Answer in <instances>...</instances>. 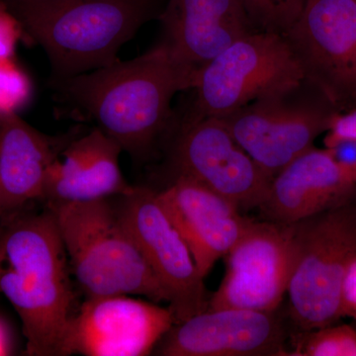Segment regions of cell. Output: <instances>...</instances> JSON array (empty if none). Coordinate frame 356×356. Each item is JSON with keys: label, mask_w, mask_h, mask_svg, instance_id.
Listing matches in <instances>:
<instances>
[{"label": "cell", "mask_w": 356, "mask_h": 356, "mask_svg": "<svg viewBox=\"0 0 356 356\" xmlns=\"http://www.w3.org/2000/svg\"><path fill=\"white\" fill-rule=\"evenodd\" d=\"M24 37L19 20L11 13L6 2L0 0V64L16 60V50Z\"/></svg>", "instance_id": "7402d4cb"}, {"label": "cell", "mask_w": 356, "mask_h": 356, "mask_svg": "<svg viewBox=\"0 0 356 356\" xmlns=\"http://www.w3.org/2000/svg\"><path fill=\"white\" fill-rule=\"evenodd\" d=\"M195 74L161 43L127 62L117 60L50 84L60 102L95 121L122 151L142 159L170 129L173 97L193 88Z\"/></svg>", "instance_id": "6da1fadb"}, {"label": "cell", "mask_w": 356, "mask_h": 356, "mask_svg": "<svg viewBox=\"0 0 356 356\" xmlns=\"http://www.w3.org/2000/svg\"><path fill=\"white\" fill-rule=\"evenodd\" d=\"M356 107V106H355Z\"/></svg>", "instance_id": "f1b7e54d"}, {"label": "cell", "mask_w": 356, "mask_h": 356, "mask_svg": "<svg viewBox=\"0 0 356 356\" xmlns=\"http://www.w3.org/2000/svg\"><path fill=\"white\" fill-rule=\"evenodd\" d=\"M131 295L86 298L70 321L64 355L144 356L175 324L170 307Z\"/></svg>", "instance_id": "7c38bea8"}, {"label": "cell", "mask_w": 356, "mask_h": 356, "mask_svg": "<svg viewBox=\"0 0 356 356\" xmlns=\"http://www.w3.org/2000/svg\"><path fill=\"white\" fill-rule=\"evenodd\" d=\"M8 8L25 38L46 53L50 81H58L119 60L122 47L153 17L154 0H74L51 8Z\"/></svg>", "instance_id": "3957f363"}, {"label": "cell", "mask_w": 356, "mask_h": 356, "mask_svg": "<svg viewBox=\"0 0 356 356\" xmlns=\"http://www.w3.org/2000/svg\"><path fill=\"white\" fill-rule=\"evenodd\" d=\"M70 262L48 207L26 209L0 226V293L22 324L26 355H64L72 314Z\"/></svg>", "instance_id": "7a4b0ae2"}, {"label": "cell", "mask_w": 356, "mask_h": 356, "mask_svg": "<svg viewBox=\"0 0 356 356\" xmlns=\"http://www.w3.org/2000/svg\"><path fill=\"white\" fill-rule=\"evenodd\" d=\"M343 138H355L356 139V107L339 111L334 117L324 139V144Z\"/></svg>", "instance_id": "cb8c5ba5"}, {"label": "cell", "mask_w": 356, "mask_h": 356, "mask_svg": "<svg viewBox=\"0 0 356 356\" xmlns=\"http://www.w3.org/2000/svg\"><path fill=\"white\" fill-rule=\"evenodd\" d=\"M341 111L315 84L304 79L222 117L234 139L273 179L312 149Z\"/></svg>", "instance_id": "8992f818"}, {"label": "cell", "mask_w": 356, "mask_h": 356, "mask_svg": "<svg viewBox=\"0 0 356 356\" xmlns=\"http://www.w3.org/2000/svg\"><path fill=\"white\" fill-rule=\"evenodd\" d=\"M277 311L206 310L172 325L156 346L163 356L289 355Z\"/></svg>", "instance_id": "4fadbf2b"}, {"label": "cell", "mask_w": 356, "mask_h": 356, "mask_svg": "<svg viewBox=\"0 0 356 356\" xmlns=\"http://www.w3.org/2000/svg\"><path fill=\"white\" fill-rule=\"evenodd\" d=\"M224 257L226 274L209 299L208 310H278L287 293L291 271L288 225L250 221Z\"/></svg>", "instance_id": "8fae6325"}, {"label": "cell", "mask_w": 356, "mask_h": 356, "mask_svg": "<svg viewBox=\"0 0 356 356\" xmlns=\"http://www.w3.org/2000/svg\"><path fill=\"white\" fill-rule=\"evenodd\" d=\"M14 353V339L10 327L0 316V356L11 355Z\"/></svg>", "instance_id": "4316f807"}, {"label": "cell", "mask_w": 356, "mask_h": 356, "mask_svg": "<svg viewBox=\"0 0 356 356\" xmlns=\"http://www.w3.org/2000/svg\"><path fill=\"white\" fill-rule=\"evenodd\" d=\"M158 196L203 278L228 254L252 221L233 203L191 178L173 177Z\"/></svg>", "instance_id": "5bb4252c"}, {"label": "cell", "mask_w": 356, "mask_h": 356, "mask_svg": "<svg viewBox=\"0 0 356 356\" xmlns=\"http://www.w3.org/2000/svg\"><path fill=\"white\" fill-rule=\"evenodd\" d=\"M170 159L173 177L191 178L240 211L259 208L273 180L215 117H186Z\"/></svg>", "instance_id": "9c48e42d"}, {"label": "cell", "mask_w": 356, "mask_h": 356, "mask_svg": "<svg viewBox=\"0 0 356 356\" xmlns=\"http://www.w3.org/2000/svg\"><path fill=\"white\" fill-rule=\"evenodd\" d=\"M283 37L306 79L341 111L356 106V0H309Z\"/></svg>", "instance_id": "30bf717a"}, {"label": "cell", "mask_w": 356, "mask_h": 356, "mask_svg": "<svg viewBox=\"0 0 356 356\" xmlns=\"http://www.w3.org/2000/svg\"><path fill=\"white\" fill-rule=\"evenodd\" d=\"M341 313L356 318V255L344 274L341 287Z\"/></svg>", "instance_id": "d4e9b609"}, {"label": "cell", "mask_w": 356, "mask_h": 356, "mask_svg": "<svg viewBox=\"0 0 356 356\" xmlns=\"http://www.w3.org/2000/svg\"><path fill=\"white\" fill-rule=\"evenodd\" d=\"M8 6L29 7V8H51L63 6L74 0H3Z\"/></svg>", "instance_id": "484cf974"}, {"label": "cell", "mask_w": 356, "mask_h": 356, "mask_svg": "<svg viewBox=\"0 0 356 356\" xmlns=\"http://www.w3.org/2000/svg\"><path fill=\"white\" fill-rule=\"evenodd\" d=\"M121 147L95 127L72 138L51 166L42 202H89L133 191L120 168Z\"/></svg>", "instance_id": "e0dca14e"}, {"label": "cell", "mask_w": 356, "mask_h": 356, "mask_svg": "<svg viewBox=\"0 0 356 356\" xmlns=\"http://www.w3.org/2000/svg\"><path fill=\"white\" fill-rule=\"evenodd\" d=\"M356 201V184L325 149L313 147L271 180L259 206L262 219L291 225Z\"/></svg>", "instance_id": "9a60e30c"}, {"label": "cell", "mask_w": 356, "mask_h": 356, "mask_svg": "<svg viewBox=\"0 0 356 356\" xmlns=\"http://www.w3.org/2000/svg\"><path fill=\"white\" fill-rule=\"evenodd\" d=\"M291 235L289 317L296 332L343 318L344 274L356 255V201L288 225Z\"/></svg>", "instance_id": "5b68a950"}, {"label": "cell", "mask_w": 356, "mask_h": 356, "mask_svg": "<svg viewBox=\"0 0 356 356\" xmlns=\"http://www.w3.org/2000/svg\"><path fill=\"white\" fill-rule=\"evenodd\" d=\"M31 77L16 60L0 64V116L19 114L33 95Z\"/></svg>", "instance_id": "44dd1931"}, {"label": "cell", "mask_w": 356, "mask_h": 356, "mask_svg": "<svg viewBox=\"0 0 356 356\" xmlns=\"http://www.w3.org/2000/svg\"><path fill=\"white\" fill-rule=\"evenodd\" d=\"M159 19L165 34L161 43L196 72L254 31L238 0H168Z\"/></svg>", "instance_id": "2e32d148"}, {"label": "cell", "mask_w": 356, "mask_h": 356, "mask_svg": "<svg viewBox=\"0 0 356 356\" xmlns=\"http://www.w3.org/2000/svg\"><path fill=\"white\" fill-rule=\"evenodd\" d=\"M325 149L343 170L344 173L356 184V139L343 138L325 144Z\"/></svg>", "instance_id": "603a6c76"}, {"label": "cell", "mask_w": 356, "mask_h": 356, "mask_svg": "<svg viewBox=\"0 0 356 356\" xmlns=\"http://www.w3.org/2000/svg\"><path fill=\"white\" fill-rule=\"evenodd\" d=\"M304 79L282 35L254 31L197 70L192 88L195 98L186 117L222 118Z\"/></svg>", "instance_id": "52a82bcc"}, {"label": "cell", "mask_w": 356, "mask_h": 356, "mask_svg": "<svg viewBox=\"0 0 356 356\" xmlns=\"http://www.w3.org/2000/svg\"><path fill=\"white\" fill-rule=\"evenodd\" d=\"M294 356H356V331L350 325L334 324L291 334Z\"/></svg>", "instance_id": "d6986e66"}, {"label": "cell", "mask_w": 356, "mask_h": 356, "mask_svg": "<svg viewBox=\"0 0 356 356\" xmlns=\"http://www.w3.org/2000/svg\"><path fill=\"white\" fill-rule=\"evenodd\" d=\"M254 31L284 35L309 0H238Z\"/></svg>", "instance_id": "ffe728a7"}, {"label": "cell", "mask_w": 356, "mask_h": 356, "mask_svg": "<svg viewBox=\"0 0 356 356\" xmlns=\"http://www.w3.org/2000/svg\"><path fill=\"white\" fill-rule=\"evenodd\" d=\"M72 138L40 132L19 114L0 116V222L43 201L51 166Z\"/></svg>", "instance_id": "ac0fdd59"}, {"label": "cell", "mask_w": 356, "mask_h": 356, "mask_svg": "<svg viewBox=\"0 0 356 356\" xmlns=\"http://www.w3.org/2000/svg\"><path fill=\"white\" fill-rule=\"evenodd\" d=\"M113 201L46 204L57 221L72 273L86 298L136 295L168 302Z\"/></svg>", "instance_id": "277c9868"}, {"label": "cell", "mask_w": 356, "mask_h": 356, "mask_svg": "<svg viewBox=\"0 0 356 356\" xmlns=\"http://www.w3.org/2000/svg\"><path fill=\"white\" fill-rule=\"evenodd\" d=\"M119 211L168 296L175 324L208 310L205 285L188 245L161 205L158 191L135 186L117 197Z\"/></svg>", "instance_id": "ba28073f"}, {"label": "cell", "mask_w": 356, "mask_h": 356, "mask_svg": "<svg viewBox=\"0 0 356 356\" xmlns=\"http://www.w3.org/2000/svg\"><path fill=\"white\" fill-rule=\"evenodd\" d=\"M0 226H1V222H0Z\"/></svg>", "instance_id": "83f0119b"}]
</instances>
